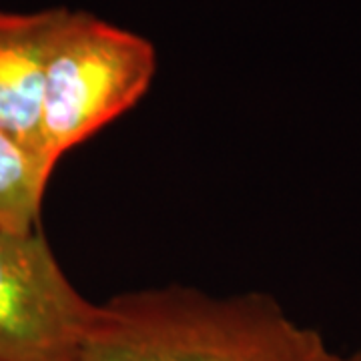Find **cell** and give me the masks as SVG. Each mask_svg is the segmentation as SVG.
<instances>
[{
	"label": "cell",
	"instance_id": "obj_1",
	"mask_svg": "<svg viewBox=\"0 0 361 361\" xmlns=\"http://www.w3.org/2000/svg\"><path fill=\"white\" fill-rule=\"evenodd\" d=\"M78 361H361V349L329 348L269 293L173 283L97 303Z\"/></svg>",
	"mask_w": 361,
	"mask_h": 361
},
{
	"label": "cell",
	"instance_id": "obj_2",
	"mask_svg": "<svg viewBox=\"0 0 361 361\" xmlns=\"http://www.w3.org/2000/svg\"><path fill=\"white\" fill-rule=\"evenodd\" d=\"M155 73L151 40L94 14L65 8L44 80V165L54 173L68 151L130 111L151 89Z\"/></svg>",
	"mask_w": 361,
	"mask_h": 361
},
{
	"label": "cell",
	"instance_id": "obj_3",
	"mask_svg": "<svg viewBox=\"0 0 361 361\" xmlns=\"http://www.w3.org/2000/svg\"><path fill=\"white\" fill-rule=\"evenodd\" d=\"M94 315L40 227H0V361H78Z\"/></svg>",
	"mask_w": 361,
	"mask_h": 361
},
{
	"label": "cell",
	"instance_id": "obj_4",
	"mask_svg": "<svg viewBox=\"0 0 361 361\" xmlns=\"http://www.w3.org/2000/svg\"><path fill=\"white\" fill-rule=\"evenodd\" d=\"M63 14L65 6L37 13L0 11V130L42 165L40 123L44 80Z\"/></svg>",
	"mask_w": 361,
	"mask_h": 361
},
{
	"label": "cell",
	"instance_id": "obj_5",
	"mask_svg": "<svg viewBox=\"0 0 361 361\" xmlns=\"http://www.w3.org/2000/svg\"><path fill=\"white\" fill-rule=\"evenodd\" d=\"M52 173L0 130V227L30 231L40 227L42 201Z\"/></svg>",
	"mask_w": 361,
	"mask_h": 361
}]
</instances>
